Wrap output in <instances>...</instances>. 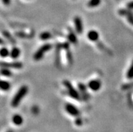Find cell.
<instances>
[{
    "instance_id": "cell-7",
    "label": "cell",
    "mask_w": 133,
    "mask_h": 132,
    "mask_svg": "<svg viewBox=\"0 0 133 132\" xmlns=\"http://www.w3.org/2000/svg\"><path fill=\"white\" fill-rule=\"evenodd\" d=\"M88 87L93 92H97L101 88V82L99 80H92L88 83Z\"/></svg>"
},
{
    "instance_id": "cell-21",
    "label": "cell",
    "mask_w": 133,
    "mask_h": 132,
    "mask_svg": "<svg viewBox=\"0 0 133 132\" xmlns=\"http://www.w3.org/2000/svg\"><path fill=\"white\" fill-rule=\"evenodd\" d=\"M66 51V58H67V60L68 61L69 64H72L73 61V58H72V53H71L70 50L69 49H67Z\"/></svg>"
},
{
    "instance_id": "cell-24",
    "label": "cell",
    "mask_w": 133,
    "mask_h": 132,
    "mask_svg": "<svg viewBox=\"0 0 133 132\" xmlns=\"http://www.w3.org/2000/svg\"><path fill=\"white\" fill-rule=\"evenodd\" d=\"M2 2L3 5H6V6H8L11 3V0H2Z\"/></svg>"
},
{
    "instance_id": "cell-22",
    "label": "cell",
    "mask_w": 133,
    "mask_h": 132,
    "mask_svg": "<svg viewBox=\"0 0 133 132\" xmlns=\"http://www.w3.org/2000/svg\"><path fill=\"white\" fill-rule=\"evenodd\" d=\"M133 88V82H130V83H127L122 86V89L123 90H127L129 89H131Z\"/></svg>"
},
{
    "instance_id": "cell-10",
    "label": "cell",
    "mask_w": 133,
    "mask_h": 132,
    "mask_svg": "<svg viewBox=\"0 0 133 132\" xmlns=\"http://www.w3.org/2000/svg\"><path fill=\"white\" fill-rule=\"evenodd\" d=\"M12 122L14 125L16 126H21L22 123H23V118L19 114H15V115H14L13 117H12Z\"/></svg>"
},
{
    "instance_id": "cell-25",
    "label": "cell",
    "mask_w": 133,
    "mask_h": 132,
    "mask_svg": "<svg viewBox=\"0 0 133 132\" xmlns=\"http://www.w3.org/2000/svg\"><path fill=\"white\" fill-rule=\"evenodd\" d=\"M127 8L129 10H132L133 9V2H130L127 4Z\"/></svg>"
},
{
    "instance_id": "cell-20",
    "label": "cell",
    "mask_w": 133,
    "mask_h": 132,
    "mask_svg": "<svg viewBox=\"0 0 133 132\" xmlns=\"http://www.w3.org/2000/svg\"><path fill=\"white\" fill-rule=\"evenodd\" d=\"M78 87L80 92L83 94V95L84 96H87V94H87V88L86 86H85V85H84V84H82V83H79L78 85Z\"/></svg>"
},
{
    "instance_id": "cell-19",
    "label": "cell",
    "mask_w": 133,
    "mask_h": 132,
    "mask_svg": "<svg viewBox=\"0 0 133 132\" xmlns=\"http://www.w3.org/2000/svg\"><path fill=\"white\" fill-rule=\"evenodd\" d=\"M15 35L16 37H19V38H22V39H26V38H30L32 36L29 34H26L25 32H22V31H19V32H16L15 33Z\"/></svg>"
},
{
    "instance_id": "cell-15",
    "label": "cell",
    "mask_w": 133,
    "mask_h": 132,
    "mask_svg": "<svg viewBox=\"0 0 133 132\" xmlns=\"http://www.w3.org/2000/svg\"><path fill=\"white\" fill-rule=\"evenodd\" d=\"M51 37H52V34L49 32H47V31L41 32L40 34V35H39V38L41 40H47L50 39Z\"/></svg>"
},
{
    "instance_id": "cell-14",
    "label": "cell",
    "mask_w": 133,
    "mask_h": 132,
    "mask_svg": "<svg viewBox=\"0 0 133 132\" xmlns=\"http://www.w3.org/2000/svg\"><path fill=\"white\" fill-rule=\"evenodd\" d=\"M0 74L5 77H10L12 75V72L9 68L7 67H1L0 69Z\"/></svg>"
},
{
    "instance_id": "cell-2",
    "label": "cell",
    "mask_w": 133,
    "mask_h": 132,
    "mask_svg": "<svg viewBox=\"0 0 133 132\" xmlns=\"http://www.w3.org/2000/svg\"><path fill=\"white\" fill-rule=\"evenodd\" d=\"M53 45L51 43H45L41 47H39L38 49H37V51L33 55V59L34 60L36 61H39L41 60L43 58L45 54L47 53V52L49 51L52 48Z\"/></svg>"
},
{
    "instance_id": "cell-9",
    "label": "cell",
    "mask_w": 133,
    "mask_h": 132,
    "mask_svg": "<svg viewBox=\"0 0 133 132\" xmlns=\"http://www.w3.org/2000/svg\"><path fill=\"white\" fill-rule=\"evenodd\" d=\"M20 53H21V51H20V48L18 47H14L10 51V56L13 59H18L20 57Z\"/></svg>"
},
{
    "instance_id": "cell-1",
    "label": "cell",
    "mask_w": 133,
    "mask_h": 132,
    "mask_svg": "<svg viewBox=\"0 0 133 132\" xmlns=\"http://www.w3.org/2000/svg\"><path fill=\"white\" fill-rule=\"evenodd\" d=\"M29 92V88L27 86L23 85L17 91L16 93L15 94V95L14 96L13 99L11 102V105L14 108H16L19 106L20 103L22 100V99L26 96L27 94Z\"/></svg>"
},
{
    "instance_id": "cell-12",
    "label": "cell",
    "mask_w": 133,
    "mask_h": 132,
    "mask_svg": "<svg viewBox=\"0 0 133 132\" xmlns=\"http://www.w3.org/2000/svg\"><path fill=\"white\" fill-rule=\"evenodd\" d=\"M2 34H3V37H5V39L8 40L10 43L13 44V45L16 44V42L15 39H14V38L12 37V34H10L8 31H7V30H3L2 31Z\"/></svg>"
},
{
    "instance_id": "cell-8",
    "label": "cell",
    "mask_w": 133,
    "mask_h": 132,
    "mask_svg": "<svg viewBox=\"0 0 133 132\" xmlns=\"http://www.w3.org/2000/svg\"><path fill=\"white\" fill-rule=\"evenodd\" d=\"M87 38L90 41L97 42V41H98L99 39V34L96 30H91L88 32Z\"/></svg>"
},
{
    "instance_id": "cell-6",
    "label": "cell",
    "mask_w": 133,
    "mask_h": 132,
    "mask_svg": "<svg viewBox=\"0 0 133 132\" xmlns=\"http://www.w3.org/2000/svg\"><path fill=\"white\" fill-rule=\"evenodd\" d=\"M74 24L76 33L81 34L83 32V20L79 16H75L74 18Z\"/></svg>"
},
{
    "instance_id": "cell-3",
    "label": "cell",
    "mask_w": 133,
    "mask_h": 132,
    "mask_svg": "<svg viewBox=\"0 0 133 132\" xmlns=\"http://www.w3.org/2000/svg\"><path fill=\"white\" fill-rule=\"evenodd\" d=\"M63 85L66 87L68 94L71 98H72L73 99H75V100H79L81 99V95H80L78 91L74 88V87L70 81L66 80H64L63 81Z\"/></svg>"
},
{
    "instance_id": "cell-11",
    "label": "cell",
    "mask_w": 133,
    "mask_h": 132,
    "mask_svg": "<svg viewBox=\"0 0 133 132\" xmlns=\"http://www.w3.org/2000/svg\"><path fill=\"white\" fill-rule=\"evenodd\" d=\"M68 40L69 41L70 43L72 44H76L78 42V39H77V37H76V34L74 33L73 32L72 30L70 29L69 30V32L68 34Z\"/></svg>"
},
{
    "instance_id": "cell-23",
    "label": "cell",
    "mask_w": 133,
    "mask_h": 132,
    "mask_svg": "<svg viewBox=\"0 0 133 132\" xmlns=\"http://www.w3.org/2000/svg\"><path fill=\"white\" fill-rule=\"evenodd\" d=\"M75 123H76V126H81L82 124H83V120L81 119V118H77L76 120V121H75Z\"/></svg>"
},
{
    "instance_id": "cell-5",
    "label": "cell",
    "mask_w": 133,
    "mask_h": 132,
    "mask_svg": "<svg viewBox=\"0 0 133 132\" xmlns=\"http://www.w3.org/2000/svg\"><path fill=\"white\" fill-rule=\"evenodd\" d=\"M65 110L72 117H78L80 115L79 109L71 103L66 104L65 106Z\"/></svg>"
},
{
    "instance_id": "cell-4",
    "label": "cell",
    "mask_w": 133,
    "mask_h": 132,
    "mask_svg": "<svg viewBox=\"0 0 133 132\" xmlns=\"http://www.w3.org/2000/svg\"><path fill=\"white\" fill-rule=\"evenodd\" d=\"M0 67H7L9 69H15V70H20L23 67V64L20 61H13V62H0Z\"/></svg>"
},
{
    "instance_id": "cell-26",
    "label": "cell",
    "mask_w": 133,
    "mask_h": 132,
    "mask_svg": "<svg viewBox=\"0 0 133 132\" xmlns=\"http://www.w3.org/2000/svg\"><path fill=\"white\" fill-rule=\"evenodd\" d=\"M6 45V43L4 40H3L2 38L0 37V45Z\"/></svg>"
},
{
    "instance_id": "cell-18",
    "label": "cell",
    "mask_w": 133,
    "mask_h": 132,
    "mask_svg": "<svg viewBox=\"0 0 133 132\" xmlns=\"http://www.w3.org/2000/svg\"><path fill=\"white\" fill-rule=\"evenodd\" d=\"M127 78L128 80H132V79H133V60L132 61V64L130 65V67H129V69L127 71Z\"/></svg>"
},
{
    "instance_id": "cell-13",
    "label": "cell",
    "mask_w": 133,
    "mask_h": 132,
    "mask_svg": "<svg viewBox=\"0 0 133 132\" xmlns=\"http://www.w3.org/2000/svg\"><path fill=\"white\" fill-rule=\"evenodd\" d=\"M11 88V84L6 80H0V90L3 91H8Z\"/></svg>"
},
{
    "instance_id": "cell-16",
    "label": "cell",
    "mask_w": 133,
    "mask_h": 132,
    "mask_svg": "<svg viewBox=\"0 0 133 132\" xmlns=\"http://www.w3.org/2000/svg\"><path fill=\"white\" fill-rule=\"evenodd\" d=\"M10 51L7 47H2L0 48V57L2 58H5V57L10 56Z\"/></svg>"
},
{
    "instance_id": "cell-17",
    "label": "cell",
    "mask_w": 133,
    "mask_h": 132,
    "mask_svg": "<svg viewBox=\"0 0 133 132\" xmlns=\"http://www.w3.org/2000/svg\"><path fill=\"white\" fill-rule=\"evenodd\" d=\"M101 0H89L87 3V5L91 8H93L99 6L101 4Z\"/></svg>"
}]
</instances>
